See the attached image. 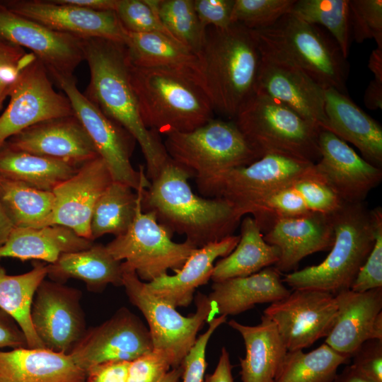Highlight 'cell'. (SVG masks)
I'll return each instance as SVG.
<instances>
[{"mask_svg": "<svg viewBox=\"0 0 382 382\" xmlns=\"http://www.w3.org/2000/svg\"><path fill=\"white\" fill-rule=\"evenodd\" d=\"M368 67L374 74V79L382 82V49L377 47L371 52Z\"/></svg>", "mask_w": 382, "mask_h": 382, "instance_id": "cell-56", "label": "cell"}, {"mask_svg": "<svg viewBox=\"0 0 382 382\" xmlns=\"http://www.w3.org/2000/svg\"><path fill=\"white\" fill-rule=\"evenodd\" d=\"M239 236L233 251L214 265L213 282L249 276L278 262L279 249L265 241L261 228L251 216L241 221Z\"/></svg>", "mask_w": 382, "mask_h": 382, "instance_id": "cell-34", "label": "cell"}, {"mask_svg": "<svg viewBox=\"0 0 382 382\" xmlns=\"http://www.w3.org/2000/svg\"><path fill=\"white\" fill-rule=\"evenodd\" d=\"M253 31L289 56L322 88L347 95L349 64L325 30L289 13L271 27Z\"/></svg>", "mask_w": 382, "mask_h": 382, "instance_id": "cell-9", "label": "cell"}, {"mask_svg": "<svg viewBox=\"0 0 382 382\" xmlns=\"http://www.w3.org/2000/svg\"><path fill=\"white\" fill-rule=\"evenodd\" d=\"M166 137L163 144L168 156L190 173L206 198L216 197L225 173L260 158L233 120L213 118L192 131Z\"/></svg>", "mask_w": 382, "mask_h": 382, "instance_id": "cell-6", "label": "cell"}, {"mask_svg": "<svg viewBox=\"0 0 382 382\" xmlns=\"http://www.w3.org/2000/svg\"><path fill=\"white\" fill-rule=\"evenodd\" d=\"M207 295L220 316H234L256 304L278 301L291 292L284 284L280 272L268 267L249 276L213 282Z\"/></svg>", "mask_w": 382, "mask_h": 382, "instance_id": "cell-29", "label": "cell"}, {"mask_svg": "<svg viewBox=\"0 0 382 382\" xmlns=\"http://www.w3.org/2000/svg\"><path fill=\"white\" fill-rule=\"evenodd\" d=\"M232 369L229 353L223 347L214 371L206 376L203 382H234Z\"/></svg>", "mask_w": 382, "mask_h": 382, "instance_id": "cell-53", "label": "cell"}, {"mask_svg": "<svg viewBox=\"0 0 382 382\" xmlns=\"http://www.w3.org/2000/svg\"><path fill=\"white\" fill-rule=\"evenodd\" d=\"M58 1L92 11L115 12L118 4V0H58Z\"/></svg>", "mask_w": 382, "mask_h": 382, "instance_id": "cell-54", "label": "cell"}, {"mask_svg": "<svg viewBox=\"0 0 382 382\" xmlns=\"http://www.w3.org/2000/svg\"><path fill=\"white\" fill-rule=\"evenodd\" d=\"M140 199L135 218L127 231L115 237L105 246L117 260L135 271L146 282L180 270L197 249L185 241L175 243L151 212H143Z\"/></svg>", "mask_w": 382, "mask_h": 382, "instance_id": "cell-10", "label": "cell"}, {"mask_svg": "<svg viewBox=\"0 0 382 382\" xmlns=\"http://www.w3.org/2000/svg\"><path fill=\"white\" fill-rule=\"evenodd\" d=\"M342 201L314 169L281 185L251 204L250 214L264 233L280 218L313 213L330 214Z\"/></svg>", "mask_w": 382, "mask_h": 382, "instance_id": "cell-21", "label": "cell"}, {"mask_svg": "<svg viewBox=\"0 0 382 382\" xmlns=\"http://www.w3.org/2000/svg\"><path fill=\"white\" fill-rule=\"evenodd\" d=\"M376 221L374 245L360 267L350 289L364 292L382 288V210L376 208Z\"/></svg>", "mask_w": 382, "mask_h": 382, "instance_id": "cell-46", "label": "cell"}, {"mask_svg": "<svg viewBox=\"0 0 382 382\" xmlns=\"http://www.w3.org/2000/svg\"><path fill=\"white\" fill-rule=\"evenodd\" d=\"M54 81L69 100L74 115L89 135L113 180L127 185L135 191L141 186L148 187L150 181L144 168L141 166L138 171L131 164L137 142L133 136L107 117L79 91L74 76L58 77Z\"/></svg>", "mask_w": 382, "mask_h": 382, "instance_id": "cell-11", "label": "cell"}, {"mask_svg": "<svg viewBox=\"0 0 382 382\" xmlns=\"http://www.w3.org/2000/svg\"><path fill=\"white\" fill-rule=\"evenodd\" d=\"M337 315L325 343L351 359L369 340H382V288L364 292L351 289L335 296Z\"/></svg>", "mask_w": 382, "mask_h": 382, "instance_id": "cell-24", "label": "cell"}, {"mask_svg": "<svg viewBox=\"0 0 382 382\" xmlns=\"http://www.w3.org/2000/svg\"><path fill=\"white\" fill-rule=\"evenodd\" d=\"M328 130L354 145L361 157L382 167V127L355 104L347 95L328 88L324 89Z\"/></svg>", "mask_w": 382, "mask_h": 382, "instance_id": "cell-27", "label": "cell"}, {"mask_svg": "<svg viewBox=\"0 0 382 382\" xmlns=\"http://www.w3.org/2000/svg\"><path fill=\"white\" fill-rule=\"evenodd\" d=\"M124 45L132 65L179 73L192 79L204 89L199 57L170 37L159 33L127 31Z\"/></svg>", "mask_w": 382, "mask_h": 382, "instance_id": "cell-31", "label": "cell"}, {"mask_svg": "<svg viewBox=\"0 0 382 382\" xmlns=\"http://www.w3.org/2000/svg\"><path fill=\"white\" fill-rule=\"evenodd\" d=\"M315 163L280 154H267L232 169L221 178L216 197L231 203L240 218L253 203L281 185L312 171Z\"/></svg>", "mask_w": 382, "mask_h": 382, "instance_id": "cell-18", "label": "cell"}, {"mask_svg": "<svg viewBox=\"0 0 382 382\" xmlns=\"http://www.w3.org/2000/svg\"><path fill=\"white\" fill-rule=\"evenodd\" d=\"M0 39L27 48L51 79L69 77L84 60L83 40L50 29L8 9L0 1Z\"/></svg>", "mask_w": 382, "mask_h": 382, "instance_id": "cell-15", "label": "cell"}, {"mask_svg": "<svg viewBox=\"0 0 382 382\" xmlns=\"http://www.w3.org/2000/svg\"><path fill=\"white\" fill-rule=\"evenodd\" d=\"M198 57L214 111L233 120L255 93L260 54L253 30L238 23L208 27Z\"/></svg>", "mask_w": 382, "mask_h": 382, "instance_id": "cell-3", "label": "cell"}, {"mask_svg": "<svg viewBox=\"0 0 382 382\" xmlns=\"http://www.w3.org/2000/svg\"><path fill=\"white\" fill-rule=\"evenodd\" d=\"M79 167L66 162L11 149H0V175L22 182L34 188L52 192L71 178Z\"/></svg>", "mask_w": 382, "mask_h": 382, "instance_id": "cell-36", "label": "cell"}, {"mask_svg": "<svg viewBox=\"0 0 382 382\" xmlns=\"http://www.w3.org/2000/svg\"><path fill=\"white\" fill-rule=\"evenodd\" d=\"M0 115V149L11 137L40 122L74 115L68 98L53 88L43 64L35 58L21 71Z\"/></svg>", "mask_w": 382, "mask_h": 382, "instance_id": "cell-13", "label": "cell"}, {"mask_svg": "<svg viewBox=\"0 0 382 382\" xmlns=\"http://www.w3.org/2000/svg\"><path fill=\"white\" fill-rule=\"evenodd\" d=\"M198 18L204 28L224 29L231 25L234 0H193Z\"/></svg>", "mask_w": 382, "mask_h": 382, "instance_id": "cell-50", "label": "cell"}, {"mask_svg": "<svg viewBox=\"0 0 382 382\" xmlns=\"http://www.w3.org/2000/svg\"><path fill=\"white\" fill-rule=\"evenodd\" d=\"M253 32L260 54L255 93L284 103L325 129L324 89L289 56Z\"/></svg>", "mask_w": 382, "mask_h": 382, "instance_id": "cell-12", "label": "cell"}, {"mask_svg": "<svg viewBox=\"0 0 382 382\" xmlns=\"http://www.w3.org/2000/svg\"><path fill=\"white\" fill-rule=\"evenodd\" d=\"M122 286L129 301L147 321L153 349L164 352L172 368L180 366L204 323L217 314L214 304L207 295L198 292L195 299V313L184 316L175 307L151 294L135 271L122 262Z\"/></svg>", "mask_w": 382, "mask_h": 382, "instance_id": "cell-8", "label": "cell"}, {"mask_svg": "<svg viewBox=\"0 0 382 382\" xmlns=\"http://www.w3.org/2000/svg\"><path fill=\"white\" fill-rule=\"evenodd\" d=\"M349 360L325 342L308 352L288 351L275 382H333L340 366Z\"/></svg>", "mask_w": 382, "mask_h": 382, "instance_id": "cell-39", "label": "cell"}, {"mask_svg": "<svg viewBox=\"0 0 382 382\" xmlns=\"http://www.w3.org/2000/svg\"><path fill=\"white\" fill-rule=\"evenodd\" d=\"M291 13L308 23L323 26L347 58L352 40L349 0H296Z\"/></svg>", "mask_w": 382, "mask_h": 382, "instance_id": "cell-40", "label": "cell"}, {"mask_svg": "<svg viewBox=\"0 0 382 382\" xmlns=\"http://www.w3.org/2000/svg\"><path fill=\"white\" fill-rule=\"evenodd\" d=\"M32 269L23 274H8L0 265V309L8 314L23 330L28 348H45L31 320L35 292L47 274V265L33 260Z\"/></svg>", "mask_w": 382, "mask_h": 382, "instance_id": "cell-35", "label": "cell"}, {"mask_svg": "<svg viewBox=\"0 0 382 382\" xmlns=\"http://www.w3.org/2000/svg\"><path fill=\"white\" fill-rule=\"evenodd\" d=\"M183 374V366L180 365L172 368L159 382H179Z\"/></svg>", "mask_w": 382, "mask_h": 382, "instance_id": "cell-59", "label": "cell"}, {"mask_svg": "<svg viewBox=\"0 0 382 382\" xmlns=\"http://www.w3.org/2000/svg\"><path fill=\"white\" fill-rule=\"evenodd\" d=\"M83 382H85V381H83Z\"/></svg>", "mask_w": 382, "mask_h": 382, "instance_id": "cell-60", "label": "cell"}, {"mask_svg": "<svg viewBox=\"0 0 382 382\" xmlns=\"http://www.w3.org/2000/svg\"><path fill=\"white\" fill-rule=\"evenodd\" d=\"M191 178L169 158L149 186L140 187L141 206L172 236L184 235L185 241L199 248L232 236L241 218L224 198L195 195L188 183Z\"/></svg>", "mask_w": 382, "mask_h": 382, "instance_id": "cell-2", "label": "cell"}, {"mask_svg": "<svg viewBox=\"0 0 382 382\" xmlns=\"http://www.w3.org/2000/svg\"><path fill=\"white\" fill-rule=\"evenodd\" d=\"M172 364L163 352L152 349L129 361L127 382H159Z\"/></svg>", "mask_w": 382, "mask_h": 382, "instance_id": "cell-48", "label": "cell"}, {"mask_svg": "<svg viewBox=\"0 0 382 382\" xmlns=\"http://www.w3.org/2000/svg\"><path fill=\"white\" fill-rule=\"evenodd\" d=\"M335 239L330 251L318 265L284 275L292 289H316L333 296L350 289L375 241L376 209L361 203L342 202L330 213Z\"/></svg>", "mask_w": 382, "mask_h": 382, "instance_id": "cell-4", "label": "cell"}, {"mask_svg": "<svg viewBox=\"0 0 382 382\" xmlns=\"http://www.w3.org/2000/svg\"><path fill=\"white\" fill-rule=\"evenodd\" d=\"M239 239L232 235L197 248L174 274L145 282L147 289L175 308L189 306L196 289L211 279L215 260L231 253Z\"/></svg>", "mask_w": 382, "mask_h": 382, "instance_id": "cell-26", "label": "cell"}, {"mask_svg": "<svg viewBox=\"0 0 382 382\" xmlns=\"http://www.w3.org/2000/svg\"><path fill=\"white\" fill-rule=\"evenodd\" d=\"M81 292L74 287L44 279L31 307L33 328L45 348L69 354L86 331L81 306Z\"/></svg>", "mask_w": 382, "mask_h": 382, "instance_id": "cell-17", "label": "cell"}, {"mask_svg": "<svg viewBox=\"0 0 382 382\" xmlns=\"http://www.w3.org/2000/svg\"><path fill=\"white\" fill-rule=\"evenodd\" d=\"M112 181L108 166L100 156L83 163L74 175L53 190L54 204L49 226H65L92 241L90 224L93 208Z\"/></svg>", "mask_w": 382, "mask_h": 382, "instance_id": "cell-22", "label": "cell"}, {"mask_svg": "<svg viewBox=\"0 0 382 382\" xmlns=\"http://www.w3.org/2000/svg\"><path fill=\"white\" fill-rule=\"evenodd\" d=\"M5 347L12 349L28 347L26 337L17 323L0 309V351Z\"/></svg>", "mask_w": 382, "mask_h": 382, "instance_id": "cell-52", "label": "cell"}, {"mask_svg": "<svg viewBox=\"0 0 382 382\" xmlns=\"http://www.w3.org/2000/svg\"><path fill=\"white\" fill-rule=\"evenodd\" d=\"M263 235L267 243L279 250L273 267L280 273L296 271L304 257L330 250L335 239L330 214L325 213L278 219Z\"/></svg>", "mask_w": 382, "mask_h": 382, "instance_id": "cell-25", "label": "cell"}, {"mask_svg": "<svg viewBox=\"0 0 382 382\" xmlns=\"http://www.w3.org/2000/svg\"><path fill=\"white\" fill-rule=\"evenodd\" d=\"M83 40L84 60L90 70V82L83 94L133 136L146 161V176L151 181L170 157L159 134L148 129L141 119L126 48L122 43L103 38Z\"/></svg>", "mask_w": 382, "mask_h": 382, "instance_id": "cell-1", "label": "cell"}, {"mask_svg": "<svg viewBox=\"0 0 382 382\" xmlns=\"http://www.w3.org/2000/svg\"><path fill=\"white\" fill-rule=\"evenodd\" d=\"M351 366L373 382H382V340L363 343L352 357Z\"/></svg>", "mask_w": 382, "mask_h": 382, "instance_id": "cell-49", "label": "cell"}, {"mask_svg": "<svg viewBox=\"0 0 382 382\" xmlns=\"http://www.w3.org/2000/svg\"><path fill=\"white\" fill-rule=\"evenodd\" d=\"M153 349L149 328L125 307L100 325L86 330L70 352L75 362L86 372L108 361H131Z\"/></svg>", "mask_w": 382, "mask_h": 382, "instance_id": "cell-16", "label": "cell"}, {"mask_svg": "<svg viewBox=\"0 0 382 382\" xmlns=\"http://www.w3.org/2000/svg\"><path fill=\"white\" fill-rule=\"evenodd\" d=\"M0 201L13 227L49 226L54 204L52 192L0 175Z\"/></svg>", "mask_w": 382, "mask_h": 382, "instance_id": "cell-37", "label": "cell"}, {"mask_svg": "<svg viewBox=\"0 0 382 382\" xmlns=\"http://www.w3.org/2000/svg\"><path fill=\"white\" fill-rule=\"evenodd\" d=\"M10 11L50 29L82 39L103 38L124 44L127 30L115 11H96L58 0H3Z\"/></svg>", "mask_w": 382, "mask_h": 382, "instance_id": "cell-19", "label": "cell"}, {"mask_svg": "<svg viewBox=\"0 0 382 382\" xmlns=\"http://www.w3.org/2000/svg\"><path fill=\"white\" fill-rule=\"evenodd\" d=\"M129 74L144 124L158 134L190 132L214 118L206 92L192 79L130 62Z\"/></svg>", "mask_w": 382, "mask_h": 382, "instance_id": "cell-5", "label": "cell"}, {"mask_svg": "<svg viewBox=\"0 0 382 382\" xmlns=\"http://www.w3.org/2000/svg\"><path fill=\"white\" fill-rule=\"evenodd\" d=\"M227 316L214 317L209 321L207 330L197 337L182 364V382H203L207 368L206 349L208 342L215 330L226 322Z\"/></svg>", "mask_w": 382, "mask_h": 382, "instance_id": "cell-47", "label": "cell"}, {"mask_svg": "<svg viewBox=\"0 0 382 382\" xmlns=\"http://www.w3.org/2000/svg\"><path fill=\"white\" fill-rule=\"evenodd\" d=\"M35 58L21 47L0 39V111L21 71Z\"/></svg>", "mask_w": 382, "mask_h": 382, "instance_id": "cell-45", "label": "cell"}, {"mask_svg": "<svg viewBox=\"0 0 382 382\" xmlns=\"http://www.w3.org/2000/svg\"><path fill=\"white\" fill-rule=\"evenodd\" d=\"M176 41L197 57L203 47L206 29L201 24L193 0H148Z\"/></svg>", "mask_w": 382, "mask_h": 382, "instance_id": "cell-41", "label": "cell"}, {"mask_svg": "<svg viewBox=\"0 0 382 382\" xmlns=\"http://www.w3.org/2000/svg\"><path fill=\"white\" fill-rule=\"evenodd\" d=\"M13 228L0 201V247L6 243Z\"/></svg>", "mask_w": 382, "mask_h": 382, "instance_id": "cell-58", "label": "cell"}, {"mask_svg": "<svg viewBox=\"0 0 382 382\" xmlns=\"http://www.w3.org/2000/svg\"><path fill=\"white\" fill-rule=\"evenodd\" d=\"M139 199V192L113 180L93 208L90 224L91 240L105 234L117 237L125 233L135 218Z\"/></svg>", "mask_w": 382, "mask_h": 382, "instance_id": "cell-38", "label": "cell"}, {"mask_svg": "<svg viewBox=\"0 0 382 382\" xmlns=\"http://www.w3.org/2000/svg\"><path fill=\"white\" fill-rule=\"evenodd\" d=\"M228 324L240 333L245 345V357L240 359L241 382H275L288 350L274 322L262 315L256 325L233 319Z\"/></svg>", "mask_w": 382, "mask_h": 382, "instance_id": "cell-30", "label": "cell"}, {"mask_svg": "<svg viewBox=\"0 0 382 382\" xmlns=\"http://www.w3.org/2000/svg\"><path fill=\"white\" fill-rule=\"evenodd\" d=\"M93 244V241L63 226L14 227L6 243L0 247V259L12 257L52 264L64 253L85 250Z\"/></svg>", "mask_w": 382, "mask_h": 382, "instance_id": "cell-32", "label": "cell"}, {"mask_svg": "<svg viewBox=\"0 0 382 382\" xmlns=\"http://www.w3.org/2000/svg\"><path fill=\"white\" fill-rule=\"evenodd\" d=\"M352 39H374L382 49V0H349Z\"/></svg>", "mask_w": 382, "mask_h": 382, "instance_id": "cell-43", "label": "cell"}, {"mask_svg": "<svg viewBox=\"0 0 382 382\" xmlns=\"http://www.w3.org/2000/svg\"><path fill=\"white\" fill-rule=\"evenodd\" d=\"M296 0H234L231 24L251 30L268 28L291 13Z\"/></svg>", "mask_w": 382, "mask_h": 382, "instance_id": "cell-42", "label": "cell"}, {"mask_svg": "<svg viewBox=\"0 0 382 382\" xmlns=\"http://www.w3.org/2000/svg\"><path fill=\"white\" fill-rule=\"evenodd\" d=\"M288 351L311 347L330 332L337 318L335 296L316 289H293L264 310Z\"/></svg>", "mask_w": 382, "mask_h": 382, "instance_id": "cell-14", "label": "cell"}, {"mask_svg": "<svg viewBox=\"0 0 382 382\" xmlns=\"http://www.w3.org/2000/svg\"><path fill=\"white\" fill-rule=\"evenodd\" d=\"M47 277L52 281L64 284L69 279H79L91 291H101L108 284L122 286V262L102 244L64 253L54 263L47 264Z\"/></svg>", "mask_w": 382, "mask_h": 382, "instance_id": "cell-33", "label": "cell"}, {"mask_svg": "<svg viewBox=\"0 0 382 382\" xmlns=\"http://www.w3.org/2000/svg\"><path fill=\"white\" fill-rule=\"evenodd\" d=\"M86 378L70 354L47 348L0 351V382H83Z\"/></svg>", "mask_w": 382, "mask_h": 382, "instance_id": "cell-28", "label": "cell"}, {"mask_svg": "<svg viewBox=\"0 0 382 382\" xmlns=\"http://www.w3.org/2000/svg\"><path fill=\"white\" fill-rule=\"evenodd\" d=\"M364 103L369 110L382 109V82L375 79L369 82L364 93Z\"/></svg>", "mask_w": 382, "mask_h": 382, "instance_id": "cell-55", "label": "cell"}, {"mask_svg": "<svg viewBox=\"0 0 382 382\" xmlns=\"http://www.w3.org/2000/svg\"><path fill=\"white\" fill-rule=\"evenodd\" d=\"M4 146L62 161L77 167L99 156L89 135L75 115L35 124L11 137Z\"/></svg>", "mask_w": 382, "mask_h": 382, "instance_id": "cell-23", "label": "cell"}, {"mask_svg": "<svg viewBox=\"0 0 382 382\" xmlns=\"http://www.w3.org/2000/svg\"><path fill=\"white\" fill-rule=\"evenodd\" d=\"M320 157L315 170L339 199L361 203L382 180V168L369 163L330 131L318 134Z\"/></svg>", "mask_w": 382, "mask_h": 382, "instance_id": "cell-20", "label": "cell"}, {"mask_svg": "<svg viewBox=\"0 0 382 382\" xmlns=\"http://www.w3.org/2000/svg\"><path fill=\"white\" fill-rule=\"evenodd\" d=\"M333 382H373L359 374L351 365L345 367L340 374H337Z\"/></svg>", "mask_w": 382, "mask_h": 382, "instance_id": "cell-57", "label": "cell"}, {"mask_svg": "<svg viewBox=\"0 0 382 382\" xmlns=\"http://www.w3.org/2000/svg\"><path fill=\"white\" fill-rule=\"evenodd\" d=\"M115 13L123 27L129 32L159 33L175 40L148 0H118Z\"/></svg>", "mask_w": 382, "mask_h": 382, "instance_id": "cell-44", "label": "cell"}, {"mask_svg": "<svg viewBox=\"0 0 382 382\" xmlns=\"http://www.w3.org/2000/svg\"><path fill=\"white\" fill-rule=\"evenodd\" d=\"M261 158L280 154L316 163L322 130L284 103L255 93L233 120Z\"/></svg>", "mask_w": 382, "mask_h": 382, "instance_id": "cell-7", "label": "cell"}, {"mask_svg": "<svg viewBox=\"0 0 382 382\" xmlns=\"http://www.w3.org/2000/svg\"><path fill=\"white\" fill-rule=\"evenodd\" d=\"M129 361H113L102 363L86 371L85 382H127Z\"/></svg>", "mask_w": 382, "mask_h": 382, "instance_id": "cell-51", "label": "cell"}]
</instances>
